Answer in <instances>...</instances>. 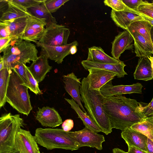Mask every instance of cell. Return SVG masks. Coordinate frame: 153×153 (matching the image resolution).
<instances>
[{
  "mask_svg": "<svg viewBox=\"0 0 153 153\" xmlns=\"http://www.w3.org/2000/svg\"><path fill=\"white\" fill-rule=\"evenodd\" d=\"M145 104L122 95L106 98L105 112L112 128L123 131L127 128L144 121L146 118L143 112V108Z\"/></svg>",
  "mask_w": 153,
  "mask_h": 153,
  "instance_id": "cell-1",
  "label": "cell"
},
{
  "mask_svg": "<svg viewBox=\"0 0 153 153\" xmlns=\"http://www.w3.org/2000/svg\"><path fill=\"white\" fill-rule=\"evenodd\" d=\"M80 89L82 102L88 114L102 132L108 135L112 131L110 121L105 108V97L100 90L90 89L86 77L81 81Z\"/></svg>",
  "mask_w": 153,
  "mask_h": 153,
  "instance_id": "cell-2",
  "label": "cell"
},
{
  "mask_svg": "<svg viewBox=\"0 0 153 153\" xmlns=\"http://www.w3.org/2000/svg\"><path fill=\"white\" fill-rule=\"evenodd\" d=\"M34 136L38 144L48 150L60 149L73 151L79 148L69 131L62 129L38 128Z\"/></svg>",
  "mask_w": 153,
  "mask_h": 153,
  "instance_id": "cell-3",
  "label": "cell"
},
{
  "mask_svg": "<svg viewBox=\"0 0 153 153\" xmlns=\"http://www.w3.org/2000/svg\"><path fill=\"white\" fill-rule=\"evenodd\" d=\"M13 70H10L9 83L6 94V102L18 112L28 116L33 108L28 88Z\"/></svg>",
  "mask_w": 153,
  "mask_h": 153,
  "instance_id": "cell-4",
  "label": "cell"
},
{
  "mask_svg": "<svg viewBox=\"0 0 153 153\" xmlns=\"http://www.w3.org/2000/svg\"><path fill=\"white\" fill-rule=\"evenodd\" d=\"M25 123L19 114L10 113L2 114L0 118V153H10L15 149L17 133Z\"/></svg>",
  "mask_w": 153,
  "mask_h": 153,
  "instance_id": "cell-5",
  "label": "cell"
},
{
  "mask_svg": "<svg viewBox=\"0 0 153 153\" xmlns=\"http://www.w3.org/2000/svg\"><path fill=\"white\" fill-rule=\"evenodd\" d=\"M70 30L66 26L55 24L46 27L38 42L53 46H64L67 44Z\"/></svg>",
  "mask_w": 153,
  "mask_h": 153,
  "instance_id": "cell-6",
  "label": "cell"
},
{
  "mask_svg": "<svg viewBox=\"0 0 153 153\" xmlns=\"http://www.w3.org/2000/svg\"><path fill=\"white\" fill-rule=\"evenodd\" d=\"M69 133L79 148L88 146L100 150L102 149V144L105 141V137L102 135L99 134L86 127L79 131H69Z\"/></svg>",
  "mask_w": 153,
  "mask_h": 153,
  "instance_id": "cell-7",
  "label": "cell"
},
{
  "mask_svg": "<svg viewBox=\"0 0 153 153\" xmlns=\"http://www.w3.org/2000/svg\"><path fill=\"white\" fill-rule=\"evenodd\" d=\"M37 46L41 48L40 55H45L48 59L54 61L58 64H61L65 58L71 54V47L75 45H78V42L74 41L64 46H53L40 43L37 42Z\"/></svg>",
  "mask_w": 153,
  "mask_h": 153,
  "instance_id": "cell-8",
  "label": "cell"
},
{
  "mask_svg": "<svg viewBox=\"0 0 153 153\" xmlns=\"http://www.w3.org/2000/svg\"><path fill=\"white\" fill-rule=\"evenodd\" d=\"M35 137L28 131L21 128L16 137L15 149L20 153H38L39 148Z\"/></svg>",
  "mask_w": 153,
  "mask_h": 153,
  "instance_id": "cell-9",
  "label": "cell"
},
{
  "mask_svg": "<svg viewBox=\"0 0 153 153\" xmlns=\"http://www.w3.org/2000/svg\"><path fill=\"white\" fill-rule=\"evenodd\" d=\"M112 80L105 84L100 90L105 97L131 93H142V85L137 83L131 85H113Z\"/></svg>",
  "mask_w": 153,
  "mask_h": 153,
  "instance_id": "cell-10",
  "label": "cell"
},
{
  "mask_svg": "<svg viewBox=\"0 0 153 153\" xmlns=\"http://www.w3.org/2000/svg\"><path fill=\"white\" fill-rule=\"evenodd\" d=\"M89 74L87 79L90 88L100 90L108 82L117 75L112 72L104 70L91 68L88 70Z\"/></svg>",
  "mask_w": 153,
  "mask_h": 153,
  "instance_id": "cell-11",
  "label": "cell"
},
{
  "mask_svg": "<svg viewBox=\"0 0 153 153\" xmlns=\"http://www.w3.org/2000/svg\"><path fill=\"white\" fill-rule=\"evenodd\" d=\"M35 119L43 126L54 128L63 123L58 111L54 108L49 106L38 108Z\"/></svg>",
  "mask_w": 153,
  "mask_h": 153,
  "instance_id": "cell-12",
  "label": "cell"
},
{
  "mask_svg": "<svg viewBox=\"0 0 153 153\" xmlns=\"http://www.w3.org/2000/svg\"><path fill=\"white\" fill-rule=\"evenodd\" d=\"M133 38L130 33L126 30L120 32L112 42L111 54L117 59L126 50H133Z\"/></svg>",
  "mask_w": 153,
  "mask_h": 153,
  "instance_id": "cell-13",
  "label": "cell"
},
{
  "mask_svg": "<svg viewBox=\"0 0 153 153\" xmlns=\"http://www.w3.org/2000/svg\"><path fill=\"white\" fill-rule=\"evenodd\" d=\"M62 77L64 88L66 91L79 105L84 112L88 114L82 103V100L80 91L82 84L81 79L78 78L73 72L63 75Z\"/></svg>",
  "mask_w": 153,
  "mask_h": 153,
  "instance_id": "cell-14",
  "label": "cell"
},
{
  "mask_svg": "<svg viewBox=\"0 0 153 153\" xmlns=\"http://www.w3.org/2000/svg\"><path fill=\"white\" fill-rule=\"evenodd\" d=\"M37 48L15 55L3 56L4 68L13 69L16 65L21 63L26 65L30 61L35 60L38 57Z\"/></svg>",
  "mask_w": 153,
  "mask_h": 153,
  "instance_id": "cell-15",
  "label": "cell"
},
{
  "mask_svg": "<svg viewBox=\"0 0 153 153\" xmlns=\"http://www.w3.org/2000/svg\"><path fill=\"white\" fill-rule=\"evenodd\" d=\"M121 135L128 146H134L148 152L147 141L148 137L145 135L129 127L122 131Z\"/></svg>",
  "mask_w": 153,
  "mask_h": 153,
  "instance_id": "cell-16",
  "label": "cell"
},
{
  "mask_svg": "<svg viewBox=\"0 0 153 153\" xmlns=\"http://www.w3.org/2000/svg\"><path fill=\"white\" fill-rule=\"evenodd\" d=\"M28 68L38 83L45 79L46 74L50 72L52 67L49 65L48 58L45 55H40L32 62Z\"/></svg>",
  "mask_w": 153,
  "mask_h": 153,
  "instance_id": "cell-17",
  "label": "cell"
},
{
  "mask_svg": "<svg viewBox=\"0 0 153 153\" xmlns=\"http://www.w3.org/2000/svg\"><path fill=\"white\" fill-rule=\"evenodd\" d=\"M111 17L117 26L126 30L132 23L143 20L140 14L126 11L112 10Z\"/></svg>",
  "mask_w": 153,
  "mask_h": 153,
  "instance_id": "cell-18",
  "label": "cell"
},
{
  "mask_svg": "<svg viewBox=\"0 0 153 153\" xmlns=\"http://www.w3.org/2000/svg\"><path fill=\"white\" fill-rule=\"evenodd\" d=\"M81 63L86 70L91 68L101 69L110 71L116 74L118 78H122L127 75L124 70L126 66L123 62L117 64L99 63L91 62L86 60L82 61Z\"/></svg>",
  "mask_w": 153,
  "mask_h": 153,
  "instance_id": "cell-19",
  "label": "cell"
},
{
  "mask_svg": "<svg viewBox=\"0 0 153 153\" xmlns=\"http://www.w3.org/2000/svg\"><path fill=\"white\" fill-rule=\"evenodd\" d=\"M132 36L134 42L135 52L136 56L139 57L149 56L153 54V46L137 31L127 29Z\"/></svg>",
  "mask_w": 153,
  "mask_h": 153,
  "instance_id": "cell-20",
  "label": "cell"
},
{
  "mask_svg": "<svg viewBox=\"0 0 153 153\" xmlns=\"http://www.w3.org/2000/svg\"><path fill=\"white\" fill-rule=\"evenodd\" d=\"M31 16L26 29L20 38L22 39L36 43L41 37L45 28L41 22L36 19H31Z\"/></svg>",
  "mask_w": 153,
  "mask_h": 153,
  "instance_id": "cell-21",
  "label": "cell"
},
{
  "mask_svg": "<svg viewBox=\"0 0 153 153\" xmlns=\"http://www.w3.org/2000/svg\"><path fill=\"white\" fill-rule=\"evenodd\" d=\"M8 1L7 9L2 13L0 22L33 16L27 9L12 0H8Z\"/></svg>",
  "mask_w": 153,
  "mask_h": 153,
  "instance_id": "cell-22",
  "label": "cell"
},
{
  "mask_svg": "<svg viewBox=\"0 0 153 153\" xmlns=\"http://www.w3.org/2000/svg\"><path fill=\"white\" fill-rule=\"evenodd\" d=\"M134 76L135 79L145 81L153 79L152 63L149 56L140 58Z\"/></svg>",
  "mask_w": 153,
  "mask_h": 153,
  "instance_id": "cell-23",
  "label": "cell"
},
{
  "mask_svg": "<svg viewBox=\"0 0 153 153\" xmlns=\"http://www.w3.org/2000/svg\"><path fill=\"white\" fill-rule=\"evenodd\" d=\"M86 60L92 62L110 64H117L122 61L106 54L100 47L93 46L88 48Z\"/></svg>",
  "mask_w": 153,
  "mask_h": 153,
  "instance_id": "cell-24",
  "label": "cell"
},
{
  "mask_svg": "<svg viewBox=\"0 0 153 153\" xmlns=\"http://www.w3.org/2000/svg\"><path fill=\"white\" fill-rule=\"evenodd\" d=\"M31 16L20 17L0 22L8 28L11 36L20 38L26 29Z\"/></svg>",
  "mask_w": 153,
  "mask_h": 153,
  "instance_id": "cell-25",
  "label": "cell"
},
{
  "mask_svg": "<svg viewBox=\"0 0 153 153\" xmlns=\"http://www.w3.org/2000/svg\"><path fill=\"white\" fill-rule=\"evenodd\" d=\"M65 100L71 105V107L77 113L78 117L82 121L85 127L97 133L102 131L100 128L95 123L89 115L82 110L79 105L73 98H65Z\"/></svg>",
  "mask_w": 153,
  "mask_h": 153,
  "instance_id": "cell-26",
  "label": "cell"
},
{
  "mask_svg": "<svg viewBox=\"0 0 153 153\" xmlns=\"http://www.w3.org/2000/svg\"><path fill=\"white\" fill-rule=\"evenodd\" d=\"M27 10L33 16L41 19H45L46 22V27L57 24L55 18L46 9L42 3Z\"/></svg>",
  "mask_w": 153,
  "mask_h": 153,
  "instance_id": "cell-27",
  "label": "cell"
},
{
  "mask_svg": "<svg viewBox=\"0 0 153 153\" xmlns=\"http://www.w3.org/2000/svg\"><path fill=\"white\" fill-rule=\"evenodd\" d=\"M152 27L148 22L143 20L132 23L126 30H134L137 31L148 42L153 45L150 35Z\"/></svg>",
  "mask_w": 153,
  "mask_h": 153,
  "instance_id": "cell-28",
  "label": "cell"
},
{
  "mask_svg": "<svg viewBox=\"0 0 153 153\" xmlns=\"http://www.w3.org/2000/svg\"><path fill=\"white\" fill-rule=\"evenodd\" d=\"M10 75V70L4 68L0 71V108L6 102V94Z\"/></svg>",
  "mask_w": 153,
  "mask_h": 153,
  "instance_id": "cell-29",
  "label": "cell"
},
{
  "mask_svg": "<svg viewBox=\"0 0 153 153\" xmlns=\"http://www.w3.org/2000/svg\"><path fill=\"white\" fill-rule=\"evenodd\" d=\"M130 128L143 134L153 141V117L146 118L144 121L135 124Z\"/></svg>",
  "mask_w": 153,
  "mask_h": 153,
  "instance_id": "cell-30",
  "label": "cell"
},
{
  "mask_svg": "<svg viewBox=\"0 0 153 153\" xmlns=\"http://www.w3.org/2000/svg\"><path fill=\"white\" fill-rule=\"evenodd\" d=\"M104 3L105 5L111 7L112 10L116 11H126L140 14L128 7L122 0H105Z\"/></svg>",
  "mask_w": 153,
  "mask_h": 153,
  "instance_id": "cell-31",
  "label": "cell"
},
{
  "mask_svg": "<svg viewBox=\"0 0 153 153\" xmlns=\"http://www.w3.org/2000/svg\"><path fill=\"white\" fill-rule=\"evenodd\" d=\"M69 0H44L42 4L51 13L56 12Z\"/></svg>",
  "mask_w": 153,
  "mask_h": 153,
  "instance_id": "cell-32",
  "label": "cell"
},
{
  "mask_svg": "<svg viewBox=\"0 0 153 153\" xmlns=\"http://www.w3.org/2000/svg\"><path fill=\"white\" fill-rule=\"evenodd\" d=\"M26 65L24 63H21L16 66L13 69L19 75L23 82L22 85L29 87V82L27 74Z\"/></svg>",
  "mask_w": 153,
  "mask_h": 153,
  "instance_id": "cell-33",
  "label": "cell"
},
{
  "mask_svg": "<svg viewBox=\"0 0 153 153\" xmlns=\"http://www.w3.org/2000/svg\"><path fill=\"white\" fill-rule=\"evenodd\" d=\"M27 74L29 82L30 90L36 95H40L42 94L39 88V83L34 77L30 71L28 67L26 66Z\"/></svg>",
  "mask_w": 153,
  "mask_h": 153,
  "instance_id": "cell-34",
  "label": "cell"
},
{
  "mask_svg": "<svg viewBox=\"0 0 153 153\" xmlns=\"http://www.w3.org/2000/svg\"><path fill=\"white\" fill-rule=\"evenodd\" d=\"M12 1L27 9L42 4L44 0H12Z\"/></svg>",
  "mask_w": 153,
  "mask_h": 153,
  "instance_id": "cell-35",
  "label": "cell"
},
{
  "mask_svg": "<svg viewBox=\"0 0 153 153\" xmlns=\"http://www.w3.org/2000/svg\"><path fill=\"white\" fill-rule=\"evenodd\" d=\"M122 1L129 8L138 13V8L139 6L145 4L146 1L142 0H122Z\"/></svg>",
  "mask_w": 153,
  "mask_h": 153,
  "instance_id": "cell-36",
  "label": "cell"
},
{
  "mask_svg": "<svg viewBox=\"0 0 153 153\" xmlns=\"http://www.w3.org/2000/svg\"><path fill=\"white\" fill-rule=\"evenodd\" d=\"M141 4L138 7L137 11L140 14H142L153 19V10L150 8L146 4Z\"/></svg>",
  "mask_w": 153,
  "mask_h": 153,
  "instance_id": "cell-37",
  "label": "cell"
},
{
  "mask_svg": "<svg viewBox=\"0 0 153 153\" xmlns=\"http://www.w3.org/2000/svg\"><path fill=\"white\" fill-rule=\"evenodd\" d=\"M143 112L146 118L153 117V97L149 103H146L143 106Z\"/></svg>",
  "mask_w": 153,
  "mask_h": 153,
  "instance_id": "cell-38",
  "label": "cell"
},
{
  "mask_svg": "<svg viewBox=\"0 0 153 153\" xmlns=\"http://www.w3.org/2000/svg\"><path fill=\"white\" fill-rule=\"evenodd\" d=\"M19 38L13 36L0 39V53L3 52V51L9 45L14 39Z\"/></svg>",
  "mask_w": 153,
  "mask_h": 153,
  "instance_id": "cell-39",
  "label": "cell"
},
{
  "mask_svg": "<svg viewBox=\"0 0 153 153\" xmlns=\"http://www.w3.org/2000/svg\"><path fill=\"white\" fill-rule=\"evenodd\" d=\"M11 36L10 32L8 28L0 22V39L7 37Z\"/></svg>",
  "mask_w": 153,
  "mask_h": 153,
  "instance_id": "cell-40",
  "label": "cell"
},
{
  "mask_svg": "<svg viewBox=\"0 0 153 153\" xmlns=\"http://www.w3.org/2000/svg\"><path fill=\"white\" fill-rule=\"evenodd\" d=\"M74 125V122L73 120L71 119H68L64 121L62 125V129L64 130L69 131L73 127Z\"/></svg>",
  "mask_w": 153,
  "mask_h": 153,
  "instance_id": "cell-41",
  "label": "cell"
},
{
  "mask_svg": "<svg viewBox=\"0 0 153 153\" xmlns=\"http://www.w3.org/2000/svg\"><path fill=\"white\" fill-rule=\"evenodd\" d=\"M128 148V151L126 153H148L134 146H129Z\"/></svg>",
  "mask_w": 153,
  "mask_h": 153,
  "instance_id": "cell-42",
  "label": "cell"
},
{
  "mask_svg": "<svg viewBox=\"0 0 153 153\" xmlns=\"http://www.w3.org/2000/svg\"><path fill=\"white\" fill-rule=\"evenodd\" d=\"M147 146L148 152L153 153V141L148 138L147 141Z\"/></svg>",
  "mask_w": 153,
  "mask_h": 153,
  "instance_id": "cell-43",
  "label": "cell"
},
{
  "mask_svg": "<svg viewBox=\"0 0 153 153\" xmlns=\"http://www.w3.org/2000/svg\"><path fill=\"white\" fill-rule=\"evenodd\" d=\"M8 0H0V10L1 12H2L3 13L4 12V9L6 8L7 6H8Z\"/></svg>",
  "mask_w": 153,
  "mask_h": 153,
  "instance_id": "cell-44",
  "label": "cell"
},
{
  "mask_svg": "<svg viewBox=\"0 0 153 153\" xmlns=\"http://www.w3.org/2000/svg\"><path fill=\"white\" fill-rule=\"evenodd\" d=\"M143 19L145 20L148 22L153 27V19L145 16L144 15L140 14Z\"/></svg>",
  "mask_w": 153,
  "mask_h": 153,
  "instance_id": "cell-45",
  "label": "cell"
},
{
  "mask_svg": "<svg viewBox=\"0 0 153 153\" xmlns=\"http://www.w3.org/2000/svg\"><path fill=\"white\" fill-rule=\"evenodd\" d=\"M78 45H75L72 46L71 48L70 53L71 54H74L77 51V46Z\"/></svg>",
  "mask_w": 153,
  "mask_h": 153,
  "instance_id": "cell-46",
  "label": "cell"
},
{
  "mask_svg": "<svg viewBox=\"0 0 153 153\" xmlns=\"http://www.w3.org/2000/svg\"><path fill=\"white\" fill-rule=\"evenodd\" d=\"M4 68V61L2 56L0 57V71Z\"/></svg>",
  "mask_w": 153,
  "mask_h": 153,
  "instance_id": "cell-47",
  "label": "cell"
},
{
  "mask_svg": "<svg viewBox=\"0 0 153 153\" xmlns=\"http://www.w3.org/2000/svg\"><path fill=\"white\" fill-rule=\"evenodd\" d=\"M113 153H126V152L118 148L113 149Z\"/></svg>",
  "mask_w": 153,
  "mask_h": 153,
  "instance_id": "cell-48",
  "label": "cell"
},
{
  "mask_svg": "<svg viewBox=\"0 0 153 153\" xmlns=\"http://www.w3.org/2000/svg\"><path fill=\"white\" fill-rule=\"evenodd\" d=\"M151 37V41L153 46V27L152 26L150 32Z\"/></svg>",
  "mask_w": 153,
  "mask_h": 153,
  "instance_id": "cell-49",
  "label": "cell"
},
{
  "mask_svg": "<svg viewBox=\"0 0 153 153\" xmlns=\"http://www.w3.org/2000/svg\"><path fill=\"white\" fill-rule=\"evenodd\" d=\"M149 58L151 62L152 67V76L153 78V56H149Z\"/></svg>",
  "mask_w": 153,
  "mask_h": 153,
  "instance_id": "cell-50",
  "label": "cell"
},
{
  "mask_svg": "<svg viewBox=\"0 0 153 153\" xmlns=\"http://www.w3.org/2000/svg\"><path fill=\"white\" fill-rule=\"evenodd\" d=\"M146 4L149 7L153 10V1L152 3H149L147 1Z\"/></svg>",
  "mask_w": 153,
  "mask_h": 153,
  "instance_id": "cell-51",
  "label": "cell"
},
{
  "mask_svg": "<svg viewBox=\"0 0 153 153\" xmlns=\"http://www.w3.org/2000/svg\"><path fill=\"white\" fill-rule=\"evenodd\" d=\"M10 153H20V152L18 150L15 149Z\"/></svg>",
  "mask_w": 153,
  "mask_h": 153,
  "instance_id": "cell-52",
  "label": "cell"
},
{
  "mask_svg": "<svg viewBox=\"0 0 153 153\" xmlns=\"http://www.w3.org/2000/svg\"><path fill=\"white\" fill-rule=\"evenodd\" d=\"M38 153H43V152L41 153V152H39Z\"/></svg>",
  "mask_w": 153,
  "mask_h": 153,
  "instance_id": "cell-53",
  "label": "cell"
}]
</instances>
